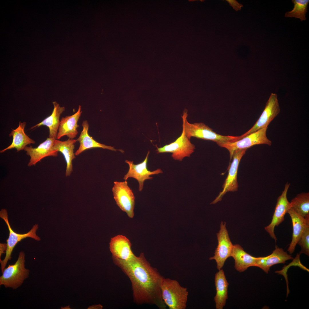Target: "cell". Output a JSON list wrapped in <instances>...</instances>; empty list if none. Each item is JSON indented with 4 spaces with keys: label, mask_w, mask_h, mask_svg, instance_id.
<instances>
[{
    "label": "cell",
    "mask_w": 309,
    "mask_h": 309,
    "mask_svg": "<svg viewBox=\"0 0 309 309\" xmlns=\"http://www.w3.org/2000/svg\"><path fill=\"white\" fill-rule=\"evenodd\" d=\"M215 280L216 293L214 298L216 308L222 309L228 298L229 285L223 270H219L216 273Z\"/></svg>",
    "instance_id": "24"
},
{
    "label": "cell",
    "mask_w": 309,
    "mask_h": 309,
    "mask_svg": "<svg viewBox=\"0 0 309 309\" xmlns=\"http://www.w3.org/2000/svg\"><path fill=\"white\" fill-rule=\"evenodd\" d=\"M0 217L5 222L9 231V237L7 240V248L6 251V255L3 260H0L1 268L2 273L5 268L8 262L11 260L12 253L18 242L27 237L32 238L37 241H39L40 238L37 235L36 233V231L38 228V224L34 225L31 230L27 233L24 234H19L16 233L12 229L9 221L8 213L6 209H1L0 211Z\"/></svg>",
    "instance_id": "6"
},
{
    "label": "cell",
    "mask_w": 309,
    "mask_h": 309,
    "mask_svg": "<svg viewBox=\"0 0 309 309\" xmlns=\"http://www.w3.org/2000/svg\"><path fill=\"white\" fill-rule=\"evenodd\" d=\"M55 139L49 137L36 147L33 148L32 146H26L24 150L26 152V154L30 157L28 166L30 167L35 165L41 159L47 157H57L58 152L54 149L53 146Z\"/></svg>",
    "instance_id": "14"
},
{
    "label": "cell",
    "mask_w": 309,
    "mask_h": 309,
    "mask_svg": "<svg viewBox=\"0 0 309 309\" xmlns=\"http://www.w3.org/2000/svg\"><path fill=\"white\" fill-rule=\"evenodd\" d=\"M7 248V244L5 243H0V259L3 253H5V251H6Z\"/></svg>",
    "instance_id": "29"
},
{
    "label": "cell",
    "mask_w": 309,
    "mask_h": 309,
    "mask_svg": "<svg viewBox=\"0 0 309 309\" xmlns=\"http://www.w3.org/2000/svg\"><path fill=\"white\" fill-rule=\"evenodd\" d=\"M114 198L117 205L130 218L134 216L135 197L126 181L122 182L115 181L112 188Z\"/></svg>",
    "instance_id": "7"
},
{
    "label": "cell",
    "mask_w": 309,
    "mask_h": 309,
    "mask_svg": "<svg viewBox=\"0 0 309 309\" xmlns=\"http://www.w3.org/2000/svg\"><path fill=\"white\" fill-rule=\"evenodd\" d=\"M77 140L68 138L65 141H61L56 139L54 141V148L55 150L62 153L64 157L66 163L65 175L66 177L70 175L73 171L72 160L75 158L74 153V144Z\"/></svg>",
    "instance_id": "21"
},
{
    "label": "cell",
    "mask_w": 309,
    "mask_h": 309,
    "mask_svg": "<svg viewBox=\"0 0 309 309\" xmlns=\"http://www.w3.org/2000/svg\"><path fill=\"white\" fill-rule=\"evenodd\" d=\"M226 1L229 3L230 5L232 7L233 9L237 11L240 10L241 7L243 6L241 4L238 3L236 0H227Z\"/></svg>",
    "instance_id": "28"
},
{
    "label": "cell",
    "mask_w": 309,
    "mask_h": 309,
    "mask_svg": "<svg viewBox=\"0 0 309 309\" xmlns=\"http://www.w3.org/2000/svg\"><path fill=\"white\" fill-rule=\"evenodd\" d=\"M157 148L156 151L158 153H171L174 160L180 161L185 157H190L195 149V145L185 134L183 128L181 134L175 141L162 147Z\"/></svg>",
    "instance_id": "8"
},
{
    "label": "cell",
    "mask_w": 309,
    "mask_h": 309,
    "mask_svg": "<svg viewBox=\"0 0 309 309\" xmlns=\"http://www.w3.org/2000/svg\"><path fill=\"white\" fill-rule=\"evenodd\" d=\"M187 110L185 109L182 116L183 128L189 139L192 137L213 141L217 144L234 142L239 139V136L222 135L217 133L213 129L203 123H189L187 119Z\"/></svg>",
    "instance_id": "2"
},
{
    "label": "cell",
    "mask_w": 309,
    "mask_h": 309,
    "mask_svg": "<svg viewBox=\"0 0 309 309\" xmlns=\"http://www.w3.org/2000/svg\"><path fill=\"white\" fill-rule=\"evenodd\" d=\"M280 111L277 95L276 94L272 93L260 118L249 130L239 136L240 139L260 129L268 127L271 122L279 114Z\"/></svg>",
    "instance_id": "11"
},
{
    "label": "cell",
    "mask_w": 309,
    "mask_h": 309,
    "mask_svg": "<svg viewBox=\"0 0 309 309\" xmlns=\"http://www.w3.org/2000/svg\"><path fill=\"white\" fill-rule=\"evenodd\" d=\"M297 244L301 247L299 254L304 253L307 256L309 255V225L308 226L298 241Z\"/></svg>",
    "instance_id": "27"
},
{
    "label": "cell",
    "mask_w": 309,
    "mask_h": 309,
    "mask_svg": "<svg viewBox=\"0 0 309 309\" xmlns=\"http://www.w3.org/2000/svg\"><path fill=\"white\" fill-rule=\"evenodd\" d=\"M109 244L110 250L113 257L127 260L135 256L131 249L130 242L124 236L118 235L112 238Z\"/></svg>",
    "instance_id": "15"
},
{
    "label": "cell",
    "mask_w": 309,
    "mask_h": 309,
    "mask_svg": "<svg viewBox=\"0 0 309 309\" xmlns=\"http://www.w3.org/2000/svg\"><path fill=\"white\" fill-rule=\"evenodd\" d=\"M150 151H148L146 156L144 160L141 163L137 164H134L133 161L126 160L125 162L129 165V169L127 173L125 175L123 179L126 181L129 178L132 177L136 179L138 182L139 185L138 190L141 191L142 190L144 183L147 179H151L153 177L150 175L159 173H162L163 172L160 169H158L153 171H150L147 168L148 157Z\"/></svg>",
    "instance_id": "13"
},
{
    "label": "cell",
    "mask_w": 309,
    "mask_h": 309,
    "mask_svg": "<svg viewBox=\"0 0 309 309\" xmlns=\"http://www.w3.org/2000/svg\"><path fill=\"white\" fill-rule=\"evenodd\" d=\"M217 235L218 245L214 255L210 258L209 260H215L217 268L219 270L222 269L226 260L231 257L233 245L226 229L225 222H221L220 230Z\"/></svg>",
    "instance_id": "9"
},
{
    "label": "cell",
    "mask_w": 309,
    "mask_h": 309,
    "mask_svg": "<svg viewBox=\"0 0 309 309\" xmlns=\"http://www.w3.org/2000/svg\"><path fill=\"white\" fill-rule=\"evenodd\" d=\"M231 256L235 260L234 267L239 272L244 271L249 267L255 266L257 257L246 252L240 245H233Z\"/></svg>",
    "instance_id": "23"
},
{
    "label": "cell",
    "mask_w": 309,
    "mask_h": 309,
    "mask_svg": "<svg viewBox=\"0 0 309 309\" xmlns=\"http://www.w3.org/2000/svg\"><path fill=\"white\" fill-rule=\"evenodd\" d=\"M292 1L294 4V8L291 11L286 12L285 16L299 18L301 21L305 20L309 0H292Z\"/></svg>",
    "instance_id": "26"
},
{
    "label": "cell",
    "mask_w": 309,
    "mask_h": 309,
    "mask_svg": "<svg viewBox=\"0 0 309 309\" xmlns=\"http://www.w3.org/2000/svg\"><path fill=\"white\" fill-rule=\"evenodd\" d=\"M290 184L286 183L281 195L277 199L274 213L271 223L264 227L270 237L276 241L277 238L274 233L276 226H278L284 220L285 215L291 208L290 202L288 200L287 195Z\"/></svg>",
    "instance_id": "12"
},
{
    "label": "cell",
    "mask_w": 309,
    "mask_h": 309,
    "mask_svg": "<svg viewBox=\"0 0 309 309\" xmlns=\"http://www.w3.org/2000/svg\"><path fill=\"white\" fill-rule=\"evenodd\" d=\"M26 122L20 121L18 126L15 129H12L9 134V136L13 137L12 143L5 148L0 151L2 153L6 151L13 148H15L17 152L24 150L27 145L34 144L35 142L31 138L24 132Z\"/></svg>",
    "instance_id": "20"
},
{
    "label": "cell",
    "mask_w": 309,
    "mask_h": 309,
    "mask_svg": "<svg viewBox=\"0 0 309 309\" xmlns=\"http://www.w3.org/2000/svg\"><path fill=\"white\" fill-rule=\"evenodd\" d=\"M81 109V106L79 105L78 111L74 114L62 118L56 139L58 140L65 135L71 139L76 137L78 133L77 128L79 127L78 122L82 113Z\"/></svg>",
    "instance_id": "16"
},
{
    "label": "cell",
    "mask_w": 309,
    "mask_h": 309,
    "mask_svg": "<svg viewBox=\"0 0 309 309\" xmlns=\"http://www.w3.org/2000/svg\"><path fill=\"white\" fill-rule=\"evenodd\" d=\"M291 207L305 219H309V193L298 194L290 202Z\"/></svg>",
    "instance_id": "25"
},
{
    "label": "cell",
    "mask_w": 309,
    "mask_h": 309,
    "mask_svg": "<svg viewBox=\"0 0 309 309\" xmlns=\"http://www.w3.org/2000/svg\"><path fill=\"white\" fill-rule=\"evenodd\" d=\"M293 258L291 255L282 248L276 247L270 255L266 257H257L255 267H259L268 274L270 268L278 264H284L288 260Z\"/></svg>",
    "instance_id": "18"
},
{
    "label": "cell",
    "mask_w": 309,
    "mask_h": 309,
    "mask_svg": "<svg viewBox=\"0 0 309 309\" xmlns=\"http://www.w3.org/2000/svg\"><path fill=\"white\" fill-rule=\"evenodd\" d=\"M82 126V130L76 140L79 142L80 146L75 153V156H78L86 150L95 148H100L114 151L118 150L122 152H124V151L122 150L116 149L114 147L100 143L94 140L88 134L89 125L87 120L83 121Z\"/></svg>",
    "instance_id": "19"
},
{
    "label": "cell",
    "mask_w": 309,
    "mask_h": 309,
    "mask_svg": "<svg viewBox=\"0 0 309 309\" xmlns=\"http://www.w3.org/2000/svg\"><path fill=\"white\" fill-rule=\"evenodd\" d=\"M54 108L51 114L40 122L32 126L31 129L37 128L41 126H47L49 129V137L56 139L58 128L60 124V118L61 114L64 111V107H61L56 102H53Z\"/></svg>",
    "instance_id": "22"
},
{
    "label": "cell",
    "mask_w": 309,
    "mask_h": 309,
    "mask_svg": "<svg viewBox=\"0 0 309 309\" xmlns=\"http://www.w3.org/2000/svg\"><path fill=\"white\" fill-rule=\"evenodd\" d=\"M25 255L21 251L18 259L13 264L5 268L0 277V285L16 289L20 287L29 276V271L25 268Z\"/></svg>",
    "instance_id": "4"
},
{
    "label": "cell",
    "mask_w": 309,
    "mask_h": 309,
    "mask_svg": "<svg viewBox=\"0 0 309 309\" xmlns=\"http://www.w3.org/2000/svg\"><path fill=\"white\" fill-rule=\"evenodd\" d=\"M247 149L238 150L234 152L233 161L230 166L227 177L223 186V189L215 199L211 203L215 204L220 201L227 192L237 190L238 185L237 181V171L240 162L245 154Z\"/></svg>",
    "instance_id": "10"
},
{
    "label": "cell",
    "mask_w": 309,
    "mask_h": 309,
    "mask_svg": "<svg viewBox=\"0 0 309 309\" xmlns=\"http://www.w3.org/2000/svg\"><path fill=\"white\" fill-rule=\"evenodd\" d=\"M162 299L170 309H185L188 292L176 280L163 278L161 285Z\"/></svg>",
    "instance_id": "3"
},
{
    "label": "cell",
    "mask_w": 309,
    "mask_h": 309,
    "mask_svg": "<svg viewBox=\"0 0 309 309\" xmlns=\"http://www.w3.org/2000/svg\"><path fill=\"white\" fill-rule=\"evenodd\" d=\"M287 213L291 218L293 226L292 240L287 249L289 253L292 254L294 251L296 245L306 227L309 225V219H305L291 207Z\"/></svg>",
    "instance_id": "17"
},
{
    "label": "cell",
    "mask_w": 309,
    "mask_h": 309,
    "mask_svg": "<svg viewBox=\"0 0 309 309\" xmlns=\"http://www.w3.org/2000/svg\"><path fill=\"white\" fill-rule=\"evenodd\" d=\"M268 127L260 129L251 133L237 141L219 143L220 146L227 149L229 153L230 160L234 152L238 150L247 149L254 145L265 144L270 146L272 142L267 138L266 131Z\"/></svg>",
    "instance_id": "5"
},
{
    "label": "cell",
    "mask_w": 309,
    "mask_h": 309,
    "mask_svg": "<svg viewBox=\"0 0 309 309\" xmlns=\"http://www.w3.org/2000/svg\"><path fill=\"white\" fill-rule=\"evenodd\" d=\"M112 258L114 264L130 280L135 303L154 304L160 309H166L161 289L164 277L151 266L143 253L127 260L113 257Z\"/></svg>",
    "instance_id": "1"
}]
</instances>
